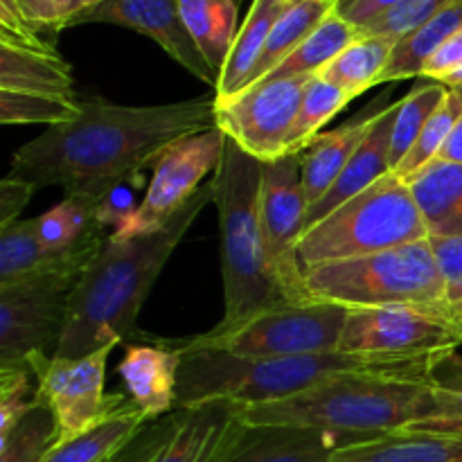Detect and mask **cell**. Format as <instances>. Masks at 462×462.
Masks as SVG:
<instances>
[{"label":"cell","mask_w":462,"mask_h":462,"mask_svg":"<svg viewBox=\"0 0 462 462\" xmlns=\"http://www.w3.org/2000/svg\"><path fill=\"white\" fill-rule=\"evenodd\" d=\"M79 102L77 120L48 126L16 149L7 176L36 189L59 185L66 197L97 208L116 185L138 183L140 171L176 140L217 126L215 95L158 106H125L102 97Z\"/></svg>","instance_id":"obj_1"},{"label":"cell","mask_w":462,"mask_h":462,"mask_svg":"<svg viewBox=\"0 0 462 462\" xmlns=\"http://www.w3.org/2000/svg\"><path fill=\"white\" fill-rule=\"evenodd\" d=\"M215 201V179L158 230L138 237L108 235L68 302L66 329L54 356L79 359L104 346H120L138 337V314L189 226Z\"/></svg>","instance_id":"obj_2"},{"label":"cell","mask_w":462,"mask_h":462,"mask_svg":"<svg viewBox=\"0 0 462 462\" xmlns=\"http://www.w3.org/2000/svg\"><path fill=\"white\" fill-rule=\"evenodd\" d=\"M171 343L183 356L176 386V411L215 400L237 406L287 400L343 374H383L429 382L433 364L445 355L370 356L332 350L280 359H239L224 352L185 350L176 338Z\"/></svg>","instance_id":"obj_3"},{"label":"cell","mask_w":462,"mask_h":462,"mask_svg":"<svg viewBox=\"0 0 462 462\" xmlns=\"http://www.w3.org/2000/svg\"><path fill=\"white\" fill-rule=\"evenodd\" d=\"M433 411L429 382L383 374H343L287 400L235 404V415L244 424L316 429L355 442L404 431Z\"/></svg>","instance_id":"obj_4"},{"label":"cell","mask_w":462,"mask_h":462,"mask_svg":"<svg viewBox=\"0 0 462 462\" xmlns=\"http://www.w3.org/2000/svg\"><path fill=\"white\" fill-rule=\"evenodd\" d=\"M221 230L224 319L237 323L271 305L284 302L282 289L269 264L260 226L262 161L226 135L224 158L212 174Z\"/></svg>","instance_id":"obj_5"},{"label":"cell","mask_w":462,"mask_h":462,"mask_svg":"<svg viewBox=\"0 0 462 462\" xmlns=\"http://www.w3.org/2000/svg\"><path fill=\"white\" fill-rule=\"evenodd\" d=\"M307 296L346 310L365 307H427L447 311L445 278L429 239L350 260L302 269Z\"/></svg>","instance_id":"obj_6"},{"label":"cell","mask_w":462,"mask_h":462,"mask_svg":"<svg viewBox=\"0 0 462 462\" xmlns=\"http://www.w3.org/2000/svg\"><path fill=\"white\" fill-rule=\"evenodd\" d=\"M422 215L406 180L386 174L305 230L298 242L302 269L350 260L427 239Z\"/></svg>","instance_id":"obj_7"},{"label":"cell","mask_w":462,"mask_h":462,"mask_svg":"<svg viewBox=\"0 0 462 462\" xmlns=\"http://www.w3.org/2000/svg\"><path fill=\"white\" fill-rule=\"evenodd\" d=\"M346 307L332 302L284 300L237 323H219L210 332L176 338L185 350H212L239 359H280L338 350L347 320Z\"/></svg>","instance_id":"obj_8"},{"label":"cell","mask_w":462,"mask_h":462,"mask_svg":"<svg viewBox=\"0 0 462 462\" xmlns=\"http://www.w3.org/2000/svg\"><path fill=\"white\" fill-rule=\"evenodd\" d=\"M79 278L52 273L0 284V373H32V361L54 356Z\"/></svg>","instance_id":"obj_9"},{"label":"cell","mask_w":462,"mask_h":462,"mask_svg":"<svg viewBox=\"0 0 462 462\" xmlns=\"http://www.w3.org/2000/svg\"><path fill=\"white\" fill-rule=\"evenodd\" d=\"M310 201L300 174V153H287L262 162L260 226L266 257L284 298L291 302L311 300L307 296L298 242L305 233Z\"/></svg>","instance_id":"obj_10"},{"label":"cell","mask_w":462,"mask_h":462,"mask_svg":"<svg viewBox=\"0 0 462 462\" xmlns=\"http://www.w3.org/2000/svg\"><path fill=\"white\" fill-rule=\"evenodd\" d=\"M117 346H104L79 359L43 356L32 361L36 397L57 418L61 440L81 436L129 404V397L106 395V361Z\"/></svg>","instance_id":"obj_11"},{"label":"cell","mask_w":462,"mask_h":462,"mask_svg":"<svg viewBox=\"0 0 462 462\" xmlns=\"http://www.w3.org/2000/svg\"><path fill=\"white\" fill-rule=\"evenodd\" d=\"M454 320L427 307H365L347 311L338 350L370 356H427L458 350Z\"/></svg>","instance_id":"obj_12"},{"label":"cell","mask_w":462,"mask_h":462,"mask_svg":"<svg viewBox=\"0 0 462 462\" xmlns=\"http://www.w3.org/2000/svg\"><path fill=\"white\" fill-rule=\"evenodd\" d=\"M224 149L226 134L219 126L170 144L153 161L152 180L140 208L113 237H138L165 226L201 189L203 180L215 174L224 158Z\"/></svg>","instance_id":"obj_13"},{"label":"cell","mask_w":462,"mask_h":462,"mask_svg":"<svg viewBox=\"0 0 462 462\" xmlns=\"http://www.w3.org/2000/svg\"><path fill=\"white\" fill-rule=\"evenodd\" d=\"M311 77L266 79L217 102V126L257 161L269 162L284 156L289 131Z\"/></svg>","instance_id":"obj_14"},{"label":"cell","mask_w":462,"mask_h":462,"mask_svg":"<svg viewBox=\"0 0 462 462\" xmlns=\"http://www.w3.org/2000/svg\"><path fill=\"white\" fill-rule=\"evenodd\" d=\"M235 422L226 400L180 409L144 427L113 462H212Z\"/></svg>","instance_id":"obj_15"},{"label":"cell","mask_w":462,"mask_h":462,"mask_svg":"<svg viewBox=\"0 0 462 462\" xmlns=\"http://www.w3.org/2000/svg\"><path fill=\"white\" fill-rule=\"evenodd\" d=\"M90 23H106V25L140 32L156 41L179 66L192 72L203 84L210 88H217L219 84V75L212 70L189 36L180 14V0H104L97 7L77 16L70 27L90 25Z\"/></svg>","instance_id":"obj_16"},{"label":"cell","mask_w":462,"mask_h":462,"mask_svg":"<svg viewBox=\"0 0 462 462\" xmlns=\"http://www.w3.org/2000/svg\"><path fill=\"white\" fill-rule=\"evenodd\" d=\"M355 440L316 429L235 422L212 462H329Z\"/></svg>","instance_id":"obj_17"},{"label":"cell","mask_w":462,"mask_h":462,"mask_svg":"<svg viewBox=\"0 0 462 462\" xmlns=\"http://www.w3.org/2000/svg\"><path fill=\"white\" fill-rule=\"evenodd\" d=\"M180 361L183 356L171 338H153L126 346L117 373L129 400L147 415L149 422L176 411Z\"/></svg>","instance_id":"obj_18"},{"label":"cell","mask_w":462,"mask_h":462,"mask_svg":"<svg viewBox=\"0 0 462 462\" xmlns=\"http://www.w3.org/2000/svg\"><path fill=\"white\" fill-rule=\"evenodd\" d=\"M106 237L84 244L75 251L54 253L41 244L34 219H16L14 224L0 228V284L52 273L84 275Z\"/></svg>","instance_id":"obj_19"},{"label":"cell","mask_w":462,"mask_h":462,"mask_svg":"<svg viewBox=\"0 0 462 462\" xmlns=\"http://www.w3.org/2000/svg\"><path fill=\"white\" fill-rule=\"evenodd\" d=\"M397 108H400V102L388 104V106H383L382 111L377 113L368 135H365V140L361 143V147L356 149L352 161L347 162L346 170L341 171L337 183H334L319 201H314L307 208L305 230H310L311 226L323 221L325 217L332 215L337 208H341L343 203L350 201L352 197H356V194H361L364 189H368L370 185L377 183L379 179L391 174V135L393 125H395L397 117Z\"/></svg>","instance_id":"obj_20"},{"label":"cell","mask_w":462,"mask_h":462,"mask_svg":"<svg viewBox=\"0 0 462 462\" xmlns=\"http://www.w3.org/2000/svg\"><path fill=\"white\" fill-rule=\"evenodd\" d=\"M382 108H370L365 116H359L356 120L346 122L332 131L319 134L305 149L300 152V174L302 188L310 206L319 201L341 176L347 162L361 147V143L368 135L373 120Z\"/></svg>","instance_id":"obj_21"},{"label":"cell","mask_w":462,"mask_h":462,"mask_svg":"<svg viewBox=\"0 0 462 462\" xmlns=\"http://www.w3.org/2000/svg\"><path fill=\"white\" fill-rule=\"evenodd\" d=\"M329 462H462V436L404 429L341 447Z\"/></svg>","instance_id":"obj_22"},{"label":"cell","mask_w":462,"mask_h":462,"mask_svg":"<svg viewBox=\"0 0 462 462\" xmlns=\"http://www.w3.org/2000/svg\"><path fill=\"white\" fill-rule=\"evenodd\" d=\"M429 237H462V165L433 161L409 180Z\"/></svg>","instance_id":"obj_23"},{"label":"cell","mask_w":462,"mask_h":462,"mask_svg":"<svg viewBox=\"0 0 462 462\" xmlns=\"http://www.w3.org/2000/svg\"><path fill=\"white\" fill-rule=\"evenodd\" d=\"M287 7H291V5H287L284 0H253L251 12H248L244 25L239 27L228 61L219 75V84L215 88L217 102L235 97L246 88L248 79H251L253 70H255L257 61L264 52L266 39H269L275 21L282 16Z\"/></svg>","instance_id":"obj_24"},{"label":"cell","mask_w":462,"mask_h":462,"mask_svg":"<svg viewBox=\"0 0 462 462\" xmlns=\"http://www.w3.org/2000/svg\"><path fill=\"white\" fill-rule=\"evenodd\" d=\"M0 90L72 97L70 66L59 52L18 48L0 41Z\"/></svg>","instance_id":"obj_25"},{"label":"cell","mask_w":462,"mask_h":462,"mask_svg":"<svg viewBox=\"0 0 462 462\" xmlns=\"http://www.w3.org/2000/svg\"><path fill=\"white\" fill-rule=\"evenodd\" d=\"M147 415L129 402L102 424L81 436L61 440L41 462H108L116 458L144 427Z\"/></svg>","instance_id":"obj_26"},{"label":"cell","mask_w":462,"mask_h":462,"mask_svg":"<svg viewBox=\"0 0 462 462\" xmlns=\"http://www.w3.org/2000/svg\"><path fill=\"white\" fill-rule=\"evenodd\" d=\"M395 45L397 39L393 36L361 34L337 59H332L319 75L346 90L352 99H356L368 88L382 84V77L391 63Z\"/></svg>","instance_id":"obj_27"},{"label":"cell","mask_w":462,"mask_h":462,"mask_svg":"<svg viewBox=\"0 0 462 462\" xmlns=\"http://www.w3.org/2000/svg\"><path fill=\"white\" fill-rule=\"evenodd\" d=\"M180 14L197 48L221 75L237 39V0H180Z\"/></svg>","instance_id":"obj_28"},{"label":"cell","mask_w":462,"mask_h":462,"mask_svg":"<svg viewBox=\"0 0 462 462\" xmlns=\"http://www.w3.org/2000/svg\"><path fill=\"white\" fill-rule=\"evenodd\" d=\"M462 27V0L454 3L451 7L442 9L427 23L415 27L406 36L397 41L395 50H393L391 63H388L386 72L382 77V84H391V81L413 79V77H422L424 63L433 57L438 48L445 43L449 36H454Z\"/></svg>","instance_id":"obj_29"},{"label":"cell","mask_w":462,"mask_h":462,"mask_svg":"<svg viewBox=\"0 0 462 462\" xmlns=\"http://www.w3.org/2000/svg\"><path fill=\"white\" fill-rule=\"evenodd\" d=\"M332 12H337L334 0H302V3H296L284 9L282 16L275 21L269 39H266L264 52H262L246 88L260 84L269 72H273L302 41L310 39L311 32Z\"/></svg>","instance_id":"obj_30"},{"label":"cell","mask_w":462,"mask_h":462,"mask_svg":"<svg viewBox=\"0 0 462 462\" xmlns=\"http://www.w3.org/2000/svg\"><path fill=\"white\" fill-rule=\"evenodd\" d=\"M361 32L338 12H332L307 41H302L266 79H289V77L319 75L332 59H337L347 45L359 39Z\"/></svg>","instance_id":"obj_31"},{"label":"cell","mask_w":462,"mask_h":462,"mask_svg":"<svg viewBox=\"0 0 462 462\" xmlns=\"http://www.w3.org/2000/svg\"><path fill=\"white\" fill-rule=\"evenodd\" d=\"M34 228L41 244L54 253L75 251L108 235L97 221V208L72 197H66L52 210L36 217Z\"/></svg>","instance_id":"obj_32"},{"label":"cell","mask_w":462,"mask_h":462,"mask_svg":"<svg viewBox=\"0 0 462 462\" xmlns=\"http://www.w3.org/2000/svg\"><path fill=\"white\" fill-rule=\"evenodd\" d=\"M436 411L422 422L413 424L411 431L456 433L462 436V355L458 350L445 352L429 373Z\"/></svg>","instance_id":"obj_33"},{"label":"cell","mask_w":462,"mask_h":462,"mask_svg":"<svg viewBox=\"0 0 462 462\" xmlns=\"http://www.w3.org/2000/svg\"><path fill=\"white\" fill-rule=\"evenodd\" d=\"M61 442V429L48 404L34 406L0 438V462H41Z\"/></svg>","instance_id":"obj_34"},{"label":"cell","mask_w":462,"mask_h":462,"mask_svg":"<svg viewBox=\"0 0 462 462\" xmlns=\"http://www.w3.org/2000/svg\"><path fill=\"white\" fill-rule=\"evenodd\" d=\"M350 102V95L338 88V86H334L332 81H328L320 75L311 77V81L305 88V95H302L300 111H298L296 122H293L291 131H289L284 156L287 153H300L320 134V129Z\"/></svg>","instance_id":"obj_35"},{"label":"cell","mask_w":462,"mask_h":462,"mask_svg":"<svg viewBox=\"0 0 462 462\" xmlns=\"http://www.w3.org/2000/svg\"><path fill=\"white\" fill-rule=\"evenodd\" d=\"M449 88L440 81H429V84L418 86L411 90L404 99H400V108H397L395 125H393L391 135V167L393 171L400 167L406 153L413 149L415 140L422 134L424 125L429 117L438 111L442 99L447 97Z\"/></svg>","instance_id":"obj_36"},{"label":"cell","mask_w":462,"mask_h":462,"mask_svg":"<svg viewBox=\"0 0 462 462\" xmlns=\"http://www.w3.org/2000/svg\"><path fill=\"white\" fill-rule=\"evenodd\" d=\"M81 113V102L63 95L16 93L0 90V122L3 125H66L77 120Z\"/></svg>","instance_id":"obj_37"},{"label":"cell","mask_w":462,"mask_h":462,"mask_svg":"<svg viewBox=\"0 0 462 462\" xmlns=\"http://www.w3.org/2000/svg\"><path fill=\"white\" fill-rule=\"evenodd\" d=\"M460 116H462V95L458 90L449 88V93H447V97L442 99L438 111L433 113V116L429 117L427 125H424L422 134H420V138L415 140L413 149L406 153V158L400 162V167H397L393 174H397L402 180L409 183L418 171H422L429 162L436 161L442 144L447 143V138H449V134L454 131L456 122L460 120Z\"/></svg>","instance_id":"obj_38"},{"label":"cell","mask_w":462,"mask_h":462,"mask_svg":"<svg viewBox=\"0 0 462 462\" xmlns=\"http://www.w3.org/2000/svg\"><path fill=\"white\" fill-rule=\"evenodd\" d=\"M454 3H458V0H402L400 5L388 9V12L382 14L377 21H373L370 25H365L364 30L359 32L361 34L393 36V39L400 41L402 36L413 32L415 27L427 23L429 18L440 14L442 9L451 7Z\"/></svg>","instance_id":"obj_39"},{"label":"cell","mask_w":462,"mask_h":462,"mask_svg":"<svg viewBox=\"0 0 462 462\" xmlns=\"http://www.w3.org/2000/svg\"><path fill=\"white\" fill-rule=\"evenodd\" d=\"M99 3L104 0H16V7L34 30L43 34H57L70 27L77 16L97 7Z\"/></svg>","instance_id":"obj_40"},{"label":"cell","mask_w":462,"mask_h":462,"mask_svg":"<svg viewBox=\"0 0 462 462\" xmlns=\"http://www.w3.org/2000/svg\"><path fill=\"white\" fill-rule=\"evenodd\" d=\"M34 374L30 370L0 373V438L12 431L14 424L34 406L36 388H32Z\"/></svg>","instance_id":"obj_41"},{"label":"cell","mask_w":462,"mask_h":462,"mask_svg":"<svg viewBox=\"0 0 462 462\" xmlns=\"http://www.w3.org/2000/svg\"><path fill=\"white\" fill-rule=\"evenodd\" d=\"M433 257L445 278L449 319L462 310V237H427Z\"/></svg>","instance_id":"obj_42"},{"label":"cell","mask_w":462,"mask_h":462,"mask_svg":"<svg viewBox=\"0 0 462 462\" xmlns=\"http://www.w3.org/2000/svg\"><path fill=\"white\" fill-rule=\"evenodd\" d=\"M138 208L140 203H135L131 185H116V188L97 203V221L102 224L104 230H111V235H116L129 224L131 217L135 215Z\"/></svg>","instance_id":"obj_43"},{"label":"cell","mask_w":462,"mask_h":462,"mask_svg":"<svg viewBox=\"0 0 462 462\" xmlns=\"http://www.w3.org/2000/svg\"><path fill=\"white\" fill-rule=\"evenodd\" d=\"M34 192L36 188L32 183H27V180L12 179V176H5L0 180V228L21 219L18 215L30 203Z\"/></svg>","instance_id":"obj_44"},{"label":"cell","mask_w":462,"mask_h":462,"mask_svg":"<svg viewBox=\"0 0 462 462\" xmlns=\"http://www.w3.org/2000/svg\"><path fill=\"white\" fill-rule=\"evenodd\" d=\"M462 63V27L454 36L445 41L440 48L433 52V57L424 63L422 77L431 81H442L447 75L456 70Z\"/></svg>","instance_id":"obj_45"},{"label":"cell","mask_w":462,"mask_h":462,"mask_svg":"<svg viewBox=\"0 0 462 462\" xmlns=\"http://www.w3.org/2000/svg\"><path fill=\"white\" fill-rule=\"evenodd\" d=\"M400 3L402 0H350V3L337 7V12L343 18H347L356 30H364L365 25L377 21L382 14H386L388 9H393Z\"/></svg>","instance_id":"obj_46"},{"label":"cell","mask_w":462,"mask_h":462,"mask_svg":"<svg viewBox=\"0 0 462 462\" xmlns=\"http://www.w3.org/2000/svg\"><path fill=\"white\" fill-rule=\"evenodd\" d=\"M436 161L458 162V165H462V116H460V120L456 122L454 131L449 134L447 143L442 144V149H440V153H438Z\"/></svg>","instance_id":"obj_47"},{"label":"cell","mask_w":462,"mask_h":462,"mask_svg":"<svg viewBox=\"0 0 462 462\" xmlns=\"http://www.w3.org/2000/svg\"><path fill=\"white\" fill-rule=\"evenodd\" d=\"M440 84H445L447 88H460V86H462V63L458 68H456L454 72H451V75H447L445 79L440 81Z\"/></svg>","instance_id":"obj_48"},{"label":"cell","mask_w":462,"mask_h":462,"mask_svg":"<svg viewBox=\"0 0 462 462\" xmlns=\"http://www.w3.org/2000/svg\"><path fill=\"white\" fill-rule=\"evenodd\" d=\"M451 320H454L456 329H458V334H460V338H462V310L456 311V314L451 316Z\"/></svg>","instance_id":"obj_49"},{"label":"cell","mask_w":462,"mask_h":462,"mask_svg":"<svg viewBox=\"0 0 462 462\" xmlns=\"http://www.w3.org/2000/svg\"><path fill=\"white\" fill-rule=\"evenodd\" d=\"M287 5H296V3H302V0H284Z\"/></svg>","instance_id":"obj_50"},{"label":"cell","mask_w":462,"mask_h":462,"mask_svg":"<svg viewBox=\"0 0 462 462\" xmlns=\"http://www.w3.org/2000/svg\"><path fill=\"white\" fill-rule=\"evenodd\" d=\"M346 3H350V0H337V7H341V5H346Z\"/></svg>","instance_id":"obj_51"},{"label":"cell","mask_w":462,"mask_h":462,"mask_svg":"<svg viewBox=\"0 0 462 462\" xmlns=\"http://www.w3.org/2000/svg\"><path fill=\"white\" fill-rule=\"evenodd\" d=\"M108 462H113V460H108Z\"/></svg>","instance_id":"obj_52"},{"label":"cell","mask_w":462,"mask_h":462,"mask_svg":"<svg viewBox=\"0 0 462 462\" xmlns=\"http://www.w3.org/2000/svg\"><path fill=\"white\" fill-rule=\"evenodd\" d=\"M334 3H337V0H334Z\"/></svg>","instance_id":"obj_53"}]
</instances>
